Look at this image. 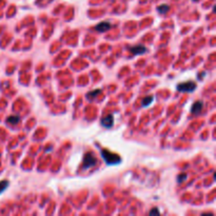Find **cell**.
<instances>
[{
    "label": "cell",
    "mask_w": 216,
    "mask_h": 216,
    "mask_svg": "<svg viewBox=\"0 0 216 216\" xmlns=\"http://www.w3.org/2000/svg\"><path fill=\"white\" fill-rule=\"evenodd\" d=\"M101 156H102L103 160L106 162V165H118V163L121 162V158H120L119 155L106 150V149L101 150Z\"/></svg>",
    "instance_id": "6da1fadb"
},
{
    "label": "cell",
    "mask_w": 216,
    "mask_h": 216,
    "mask_svg": "<svg viewBox=\"0 0 216 216\" xmlns=\"http://www.w3.org/2000/svg\"><path fill=\"white\" fill-rule=\"evenodd\" d=\"M97 163V158L95 157L92 153H87L84 157V162H82V169L87 170L89 168H92L94 166H96Z\"/></svg>",
    "instance_id": "7a4b0ae2"
},
{
    "label": "cell",
    "mask_w": 216,
    "mask_h": 216,
    "mask_svg": "<svg viewBox=\"0 0 216 216\" xmlns=\"http://www.w3.org/2000/svg\"><path fill=\"white\" fill-rule=\"evenodd\" d=\"M197 88V84L193 81H187L184 84H177V91L178 92H184V93H190V92H193L194 90Z\"/></svg>",
    "instance_id": "3957f363"
},
{
    "label": "cell",
    "mask_w": 216,
    "mask_h": 216,
    "mask_svg": "<svg viewBox=\"0 0 216 216\" xmlns=\"http://www.w3.org/2000/svg\"><path fill=\"white\" fill-rule=\"evenodd\" d=\"M111 28H112V24H111L110 22H108V21H102V22H100L98 25L95 27V30H96L97 32L104 33V32H106V31L110 30Z\"/></svg>",
    "instance_id": "277c9868"
},
{
    "label": "cell",
    "mask_w": 216,
    "mask_h": 216,
    "mask_svg": "<svg viewBox=\"0 0 216 216\" xmlns=\"http://www.w3.org/2000/svg\"><path fill=\"white\" fill-rule=\"evenodd\" d=\"M203 102L201 100H198L196 101V102L193 103V106H192L191 108V113L193 114V115H197L201 112V110H203Z\"/></svg>",
    "instance_id": "5b68a950"
},
{
    "label": "cell",
    "mask_w": 216,
    "mask_h": 216,
    "mask_svg": "<svg viewBox=\"0 0 216 216\" xmlns=\"http://www.w3.org/2000/svg\"><path fill=\"white\" fill-rule=\"evenodd\" d=\"M130 51L132 52L133 55H139V54H144L147 53V47H144L143 46H140V44H138V46H135V47H130Z\"/></svg>",
    "instance_id": "8992f818"
},
{
    "label": "cell",
    "mask_w": 216,
    "mask_h": 216,
    "mask_svg": "<svg viewBox=\"0 0 216 216\" xmlns=\"http://www.w3.org/2000/svg\"><path fill=\"white\" fill-rule=\"evenodd\" d=\"M113 122H114V118L112 115H108L106 117L101 119V125L104 128H111L113 125Z\"/></svg>",
    "instance_id": "52a82bcc"
},
{
    "label": "cell",
    "mask_w": 216,
    "mask_h": 216,
    "mask_svg": "<svg viewBox=\"0 0 216 216\" xmlns=\"http://www.w3.org/2000/svg\"><path fill=\"white\" fill-rule=\"evenodd\" d=\"M20 119L21 118L19 117L18 115H13V116H9L8 119H6V121L9 123H12V125H17V123H19V121H20Z\"/></svg>",
    "instance_id": "ba28073f"
},
{
    "label": "cell",
    "mask_w": 216,
    "mask_h": 216,
    "mask_svg": "<svg viewBox=\"0 0 216 216\" xmlns=\"http://www.w3.org/2000/svg\"><path fill=\"white\" fill-rule=\"evenodd\" d=\"M169 9H170V6H168V4H161V6H159L157 8V11L159 12V14H161V15L166 14Z\"/></svg>",
    "instance_id": "9c48e42d"
},
{
    "label": "cell",
    "mask_w": 216,
    "mask_h": 216,
    "mask_svg": "<svg viewBox=\"0 0 216 216\" xmlns=\"http://www.w3.org/2000/svg\"><path fill=\"white\" fill-rule=\"evenodd\" d=\"M153 96H147L146 98H143L142 100V106H148L149 104H151L153 102Z\"/></svg>",
    "instance_id": "30bf717a"
},
{
    "label": "cell",
    "mask_w": 216,
    "mask_h": 216,
    "mask_svg": "<svg viewBox=\"0 0 216 216\" xmlns=\"http://www.w3.org/2000/svg\"><path fill=\"white\" fill-rule=\"evenodd\" d=\"M8 187H9L8 180H2V181H0V194H1L6 188H8Z\"/></svg>",
    "instance_id": "8fae6325"
},
{
    "label": "cell",
    "mask_w": 216,
    "mask_h": 216,
    "mask_svg": "<svg viewBox=\"0 0 216 216\" xmlns=\"http://www.w3.org/2000/svg\"><path fill=\"white\" fill-rule=\"evenodd\" d=\"M101 93V90H95V91L93 92H90V93H88L87 94V97H89V98H95V97L97 96L98 94H100Z\"/></svg>",
    "instance_id": "7c38bea8"
},
{
    "label": "cell",
    "mask_w": 216,
    "mask_h": 216,
    "mask_svg": "<svg viewBox=\"0 0 216 216\" xmlns=\"http://www.w3.org/2000/svg\"><path fill=\"white\" fill-rule=\"evenodd\" d=\"M186 179H187V174H186V173H181V174H179L178 177H177V181H178V184H181V182L184 181Z\"/></svg>",
    "instance_id": "4fadbf2b"
},
{
    "label": "cell",
    "mask_w": 216,
    "mask_h": 216,
    "mask_svg": "<svg viewBox=\"0 0 216 216\" xmlns=\"http://www.w3.org/2000/svg\"><path fill=\"white\" fill-rule=\"evenodd\" d=\"M149 214L150 215H159L160 212H159V210H158L157 208H155V209H153V210H151Z\"/></svg>",
    "instance_id": "5bb4252c"
},
{
    "label": "cell",
    "mask_w": 216,
    "mask_h": 216,
    "mask_svg": "<svg viewBox=\"0 0 216 216\" xmlns=\"http://www.w3.org/2000/svg\"><path fill=\"white\" fill-rule=\"evenodd\" d=\"M193 1H198V0H193Z\"/></svg>",
    "instance_id": "9a60e30c"
}]
</instances>
